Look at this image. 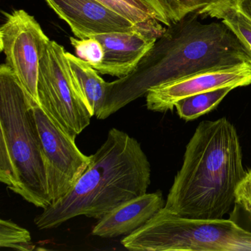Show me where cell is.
I'll list each match as a JSON object with an SVG mask.
<instances>
[{"instance_id": "cell-20", "label": "cell", "mask_w": 251, "mask_h": 251, "mask_svg": "<svg viewBox=\"0 0 251 251\" xmlns=\"http://www.w3.org/2000/svg\"><path fill=\"white\" fill-rule=\"evenodd\" d=\"M235 203L251 217V169L245 173L235 192Z\"/></svg>"}, {"instance_id": "cell-1", "label": "cell", "mask_w": 251, "mask_h": 251, "mask_svg": "<svg viewBox=\"0 0 251 251\" xmlns=\"http://www.w3.org/2000/svg\"><path fill=\"white\" fill-rule=\"evenodd\" d=\"M190 14L170 26L148 53L146 68L109 84L102 120L146 95L152 86L201 72L251 62L240 41L225 24L202 23Z\"/></svg>"}, {"instance_id": "cell-19", "label": "cell", "mask_w": 251, "mask_h": 251, "mask_svg": "<svg viewBox=\"0 0 251 251\" xmlns=\"http://www.w3.org/2000/svg\"><path fill=\"white\" fill-rule=\"evenodd\" d=\"M100 3L105 5L107 8L115 11L117 14L130 20L133 24L144 23L151 20H155L151 14L140 11L123 0H96Z\"/></svg>"}, {"instance_id": "cell-12", "label": "cell", "mask_w": 251, "mask_h": 251, "mask_svg": "<svg viewBox=\"0 0 251 251\" xmlns=\"http://www.w3.org/2000/svg\"><path fill=\"white\" fill-rule=\"evenodd\" d=\"M165 205L161 192L147 193L126 201L100 219L92 235L102 238L128 236Z\"/></svg>"}, {"instance_id": "cell-11", "label": "cell", "mask_w": 251, "mask_h": 251, "mask_svg": "<svg viewBox=\"0 0 251 251\" xmlns=\"http://www.w3.org/2000/svg\"><path fill=\"white\" fill-rule=\"evenodd\" d=\"M55 14L70 26L76 38L131 30L137 24L96 0H45Z\"/></svg>"}, {"instance_id": "cell-17", "label": "cell", "mask_w": 251, "mask_h": 251, "mask_svg": "<svg viewBox=\"0 0 251 251\" xmlns=\"http://www.w3.org/2000/svg\"><path fill=\"white\" fill-rule=\"evenodd\" d=\"M0 247L28 251L36 248L27 229L3 219L0 220Z\"/></svg>"}, {"instance_id": "cell-6", "label": "cell", "mask_w": 251, "mask_h": 251, "mask_svg": "<svg viewBox=\"0 0 251 251\" xmlns=\"http://www.w3.org/2000/svg\"><path fill=\"white\" fill-rule=\"evenodd\" d=\"M65 52L64 47L50 41L39 65L38 98L41 107L75 139L92 116L73 83Z\"/></svg>"}, {"instance_id": "cell-14", "label": "cell", "mask_w": 251, "mask_h": 251, "mask_svg": "<svg viewBox=\"0 0 251 251\" xmlns=\"http://www.w3.org/2000/svg\"><path fill=\"white\" fill-rule=\"evenodd\" d=\"M155 13L160 23L170 26L190 14L214 17L216 13L233 3V0H143Z\"/></svg>"}, {"instance_id": "cell-16", "label": "cell", "mask_w": 251, "mask_h": 251, "mask_svg": "<svg viewBox=\"0 0 251 251\" xmlns=\"http://www.w3.org/2000/svg\"><path fill=\"white\" fill-rule=\"evenodd\" d=\"M213 18L221 20L230 29L251 58V20L239 12L233 3L217 11Z\"/></svg>"}, {"instance_id": "cell-7", "label": "cell", "mask_w": 251, "mask_h": 251, "mask_svg": "<svg viewBox=\"0 0 251 251\" xmlns=\"http://www.w3.org/2000/svg\"><path fill=\"white\" fill-rule=\"evenodd\" d=\"M39 130L48 192L52 204L65 197L87 168L90 157L77 148L59 125L30 98Z\"/></svg>"}, {"instance_id": "cell-13", "label": "cell", "mask_w": 251, "mask_h": 251, "mask_svg": "<svg viewBox=\"0 0 251 251\" xmlns=\"http://www.w3.org/2000/svg\"><path fill=\"white\" fill-rule=\"evenodd\" d=\"M70 75L77 92L92 117L99 118L105 106L109 83L89 63L70 52H65Z\"/></svg>"}, {"instance_id": "cell-21", "label": "cell", "mask_w": 251, "mask_h": 251, "mask_svg": "<svg viewBox=\"0 0 251 251\" xmlns=\"http://www.w3.org/2000/svg\"><path fill=\"white\" fill-rule=\"evenodd\" d=\"M233 5L239 12L251 20V0H233Z\"/></svg>"}, {"instance_id": "cell-10", "label": "cell", "mask_w": 251, "mask_h": 251, "mask_svg": "<svg viewBox=\"0 0 251 251\" xmlns=\"http://www.w3.org/2000/svg\"><path fill=\"white\" fill-rule=\"evenodd\" d=\"M251 84V62L233 67L201 72L183 78L152 86L147 92L146 105L150 111H173L180 100L208 91Z\"/></svg>"}, {"instance_id": "cell-8", "label": "cell", "mask_w": 251, "mask_h": 251, "mask_svg": "<svg viewBox=\"0 0 251 251\" xmlns=\"http://www.w3.org/2000/svg\"><path fill=\"white\" fill-rule=\"evenodd\" d=\"M5 15V22L0 28V50L29 98L39 103V65L50 39L25 10Z\"/></svg>"}, {"instance_id": "cell-9", "label": "cell", "mask_w": 251, "mask_h": 251, "mask_svg": "<svg viewBox=\"0 0 251 251\" xmlns=\"http://www.w3.org/2000/svg\"><path fill=\"white\" fill-rule=\"evenodd\" d=\"M159 23L151 20L138 23L131 30L93 36L103 48L102 61L93 68L100 74L120 78L133 74L165 32Z\"/></svg>"}, {"instance_id": "cell-15", "label": "cell", "mask_w": 251, "mask_h": 251, "mask_svg": "<svg viewBox=\"0 0 251 251\" xmlns=\"http://www.w3.org/2000/svg\"><path fill=\"white\" fill-rule=\"evenodd\" d=\"M233 89L231 87L220 88L187 97L179 100L175 108L180 118L186 121L195 120L217 108Z\"/></svg>"}, {"instance_id": "cell-2", "label": "cell", "mask_w": 251, "mask_h": 251, "mask_svg": "<svg viewBox=\"0 0 251 251\" xmlns=\"http://www.w3.org/2000/svg\"><path fill=\"white\" fill-rule=\"evenodd\" d=\"M245 173L234 126L226 117L201 122L186 146L164 208L188 218L223 219L235 202Z\"/></svg>"}, {"instance_id": "cell-4", "label": "cell", "mask_w": 251, "mask_h": 251, "mask_svg": "<svg viewBox=\"0 0 251 251\" xmlns=\"http://www.w3.org/2000/svg\"><path fill=\"white\" fill-rule=\"evenodd\" d=\"M0 181L38 208L52 204L30 98L6 64L0 67Z\"/></svg>"}, {"instance_id": "cell-22", "label": "cell", "mask_w": 251, "mask_h": 251, "mask_svg": "<svg viewBox=\"0 0 251 251\" xmlns=\"http://www.w3.org/2000/svg\"><path fill=\"white\" fill-rule=\"evenodd\" d=\"M123 1L131 5V6L137 8V9L140 10V11H144V12L147 13V14H151L155 20H157L155 13L144 2L143 0H123Z\"/></svg>"}, {"instance_id": "cell-5", "label": "cell", "mask_w": 251, "mask_h": 251, "mask_svg": "<svg viewBox=\"0 0 251 251\" xmlns=\"http://www.w3.org/2000/svg\"><path fill=\"white\" fill-rule=\"evenodd\" d=\"M121 244L132 251H251V232L231 220L188 218L163 208Z\"/></svg>"}, {"instance_id": "cell-18", "label": "cell", "mask_w": 251, "mask_h": 251, "mask_svg": "<svg viewBox=\"0 0 251 251\" xmlns=\"http://www.w3.org/2000/svg\"><path fill=\"white\" fill-rule=\"evenodd\" d=\"M72 45L74 47L77 56L89 63L92 67L98 65L103 58V48L96 38L80 39L70 38Z\"/></svg>"}, {"instance_id": "cell-3", "label": "cell", "mask_w": 251, "mask_h": 251, "mask_svg": "<svg viewBox=\"0 0 251 251\" xmlns=\"http://www.w3.org/2000/svg\"><path fill=\"white\" fill-rule=\"evenodd\" d=\"M89 157L87 168L70 192L36 216L38 228H55L79 216L100 220L148 192L149 160L139 142L126 132L111 128L104 143Z\"/></svg>"}]
</instances>
